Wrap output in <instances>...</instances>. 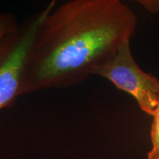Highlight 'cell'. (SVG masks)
Returning <instances> with one entry per match:
<instances>
[{
    "mask_svg": "<svg viewBox=\"0 0 159 159\" xmlns=\"http://www.w3.org/2000/svg\"><path fill=\"white\" fill-rule=\"evenodd\" d=\"M137 21L119 0H71L55 7L40 25L26 56L21 96L85 80L130 40Z\"/></svg>",
    "mask_w": 159,
    "mask_h": 159,
    "instance_id": "1",
    "label": "cell"
},
{
    "mask_svg": "<svg viewBox=\"0 0 159 159\" xmlns=\"http://www.w3.org/2000/svg\"><path fill=\"white\" fill-rule=\"evenodd\" d=\"M56 7L53 0L38 12L0 44V110L11 107L21 96L25 61L40 25Z\"/></svg>",
    "mask_w": 159,
    "mask_h": 159,
    "instance_id": "2",
    "label": "cell"
},
{
    "mask_svg": "<svg viewBox=\"0 0 159 159\" xmlns=\"http://www.w3.org/2000/svg\"><path fill=\"white\" fill-rule=\"evenodd\" d=\"M130 41H125L116 54L94 75L104 77L119 90L131 95L139 108L152 116L159 98V80L139 66L131 52Z\"/></svg>",
    "mask_w": 159,
    "mask_h": 159,
    "instance_id": "3",
    "label": "cell"
},
{
    "mask_svg": "<svg viewBox=\"0 0 159 159\" xmlns=\"http://www.w3.org/2000/svg\"><path fill=\"white\" fill-rule=\"evenodd\" d=\"M150 139L152 148L148 153V159H159V98L158 105L152 116Z\"/></svg>",
    "mask_w": 159,
    "mask_h": 159,
    "instance_id": "4",
    "label": "cell"
},
{
    "mask_svg": "<svg viewBox=\"0 0 159 159\" xmlns=\"http://www.w3.org/2000/svg\"><path fill=\"white\" fill-rule=\"evenodd\" d=\"M15 16L9 13H0V44L7 36L19 28Z\"/></svg>",
    "mask_w": 159,
    "mask_h": 159,
    "instance_id": "5",
    "label": "cell"
},
{
    "mask_svg": "<svg viewBox=\"0 0 159 159\" xmlns=\"http://www.w3.org/2000/svg\"><path fill=\"white\" fill-rule=\"evenodd\" d=\"M138 2L152 14L159 13V0H141Z\"/></svg>",
    "mask_w": 159,
    "mask_h": 159,
    "instance_id": "6",
    "label": "cell"
}]
</instances>
